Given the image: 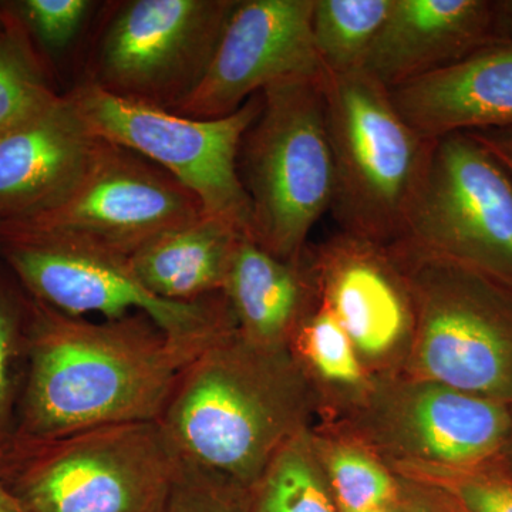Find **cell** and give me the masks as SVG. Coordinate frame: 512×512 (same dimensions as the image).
Segmentation results:
<instances>
[{"mask_svg": "<svg viewBox=\"0 0 512 512\" xmlns=\"http://www.w3.org/2000/svg\"><path fill=\"white\" fill-rule=\"evenodd\" d=\"M210 345L171 339L144 313L92 322L33 299L16 437L57 439L157 421L178 377Z\"/></svg>", "mask_w": 512, "mask_h": 512, "instance_id": "cell-1", "label": "cell"}, {"mask_svg": "<svg viewBox=\"0 0 512 512\" xmlns=\"http://www.w3.org/2000/svg\"><path fill=\"white\" fill-rule=\"evenodd\" d=\"M311 379L291 350L225 333L185 367L157 424L181 463L252 491L305 431Z\"/></svg>", "mask_w": 512, "mask_h": 512, "instance_id": "cell-2", "label": "cell"}, {"mask_svg": "<svg viewBox=\"0 0 512 512\" xmlns=\"http://www.w3.org/2000/svg\"><path fill=\"white\" fill-rule=\"evenodd\" d=\"M322 92L335 165L330 212L346 234L404 241L434 138L410 126L389 90L363 70L323 69Z\"/></svg>", "mask_w": 512, "mask_h": 512, "instance_id": "cell-3", "label": "cell"}, {"mask_svg": "<svg viewBox=\"0 0 512 512\" xmlns=\"http://www.w3.org/2000/svg\"><path fill=\"white\" fill-rule=\"evenodd\" d=\"M177 470L157 421L16 437L0 456V484L20 512H164Z\"/></svg>", "mask_w": 512, "mask_h": 512, "instance_id": "cell-4", "label": "cell"}, {"mask_svg": "<svg viewBox=\"0 0 512 512\" xmlns=\"http://www.w3.org/2000/svg\"><path fill=\"white\" fill-rule=\"evenodd\" d=\"M322 73L264 90L261 110L239 148V178L251 201L254 241L289 262L301 261L335 194Z\"/></svg>", "mask_w": 512, "mask_h": 512, "instance_id": "cell-5", "label": "cell"}, {"mask_svg": "<svg viewBox=\"0 0 512 512\" xmlns=\"http://www.w3.org/2000/svg\"><path fill=\"white\" fill-rule=\"evenodd\" d=\"M390 247L412 292L419 379L511 406V289L413 242Z\"/></svg>", "mask_w": 512, "mask_h": 512, "instance_id": "cell-6", "label": "cell"}, {"mask_svg": "<svg viewBox=\"0 0 512 512\" xmlns=\"http://www.w3.org/2000/svg\"><path fill=\"white\" fill-rule=\"evenodd\" d=\"M69 93L97 137L163 168L201 201L205 214L254 241V215L239 178L238 156L245 131L261 110V93L235 113L210 120L119 99L89 82Z\"/></svg>", "mask_w": 512, "mask_h": 512, "instance_id": "cell-7", "label": "cell"}, {"mask_svg": "<svg viewBox=\"0 0 512 512\" xmlns=\"http://www.w3.org/2000/svg\"><path fill=\"white\" fill-rule=\"evenodd\" d=\"M204 214L201 201L173 175L99 137L82 177L62 200L0 224V234L60 239L130 258Z\"/></svg>", "mask_w": 512, "mask_h": 512, "instance_id": "cell-8", "label": "cell"}, {"mask_svg": "<svg viewBox=\"0 0 512 512\" xmlns=\"http://www.w3.org/2000/svg\"><path fill=\"white\" fill-rule=\"evenodd\" d=\"M0 259L35 301L80 316L144 313L171 339L210 345L237 328L224 293L194 303L164 301L138 281L128 258L73 242L0 234Z\"/></svg>", "mask_w": 512, "mask_h": 512, "instance_id": "cell-9", "label": "cell"}, {"mask_svg": "<svg viewBox=\"0 0 512 512\" xmlns=\"http://www.w3.org/2000/svg\"><path fill=\"white\" fill-rule=\"evenodd\" d=\"M234 2H121L101 30L87 82L175 113L204 79Z\"/></svg>", "mask_w": 512, "mask_h": 512, "instance_id": "cell-10", "label": "cell"}, {"mask_svg": "<svg viewBox=\"0 0 512 512\" xmlns=\"http://www.w3.org/2000/svg\"><path fill=\"white\" fill-rule=\"evenodd\" d=\"M404 241L512 291V177L473 134L434 138Z\"/></svg>", "mask_w": 512, "mask_h": 512, "instance_id": "cell-11", "label": "cell"}, {"mask_svg": "<svg viewBox=\"0 0 512 512\" xmlns=\"http://www.w3.org/2000/svg\"><path fill=\"white\" fill-rule=\"evenodd\" d=\"M313 0H235L204 79L175 113L221 119L272 84L323 72Z\"/></svg>", "mask_w": 512, "mask_h": 512, "instance_id": "cell-12", "label": "cell"}, {"mask_svg": "<svg viewBox=\"0 0 512 512\" xmlns=\"http://www.w3.org/2000/svg\"><path fill=\"white\" fill-rule=\"evenodd\" d=\"M373 427L421 468L468 470L507 458L510 404L417 379L377 393Z\"/></svg>", "mask_w": 512, "mask_h": 512, "instance_id": "cell-13", "label": "cell"}, {"mask_svg": "<svg viewBox=\"0 0 512 512\" xmlns=\"http://www.w3.org/2000/svg\"><path fill=\"white\" fill-rule=\"evenodd\" d=\"M320 301L352 339L360 359L384 360L412 345L414 306L390 245L340 232L308 256Z\"/></svg>", "mask_w": 512, "mask_h": 512, "instance_id": "cell-14", "label": "cell"}, {"mask_svg": "<svg viewBox=\"0 0 512 512\" xmlns=\"http://www.w3.org/2000/svg\"><path fill=\"white\" fill-rule=\"evenodd\" d=\"M97 140L70 93H57L0 133V224L62 200L82 177Z\"/></svg>", "mask_w": 512, "mask_h": 512, "instance_id": "cell-15", "label": "cell"}, {"mask_svg": "<svg viewBox=\"0 0 512 512\" xmlns=\"http://www.w3.org/2000/svg\"><path fill=\"white\" fill-rule=\"evenodd\" d=\"M493 42L494 0H393L362 70L392 90Z\"/></svg>", "mask_w": 512, "mask_h": 512, "instance_id": "cell-16", "label": "cell"}, {"mask_svg": "<svg viewBox=\"0 0 512 512\" xmlns=\"http://www.w3.org/2000/svg\"><path fill=\"white\" fill-rule=\"evenodd\" d=\"M427 138L512 126V42H493L446 69L389 90Z\"/></svg>", "mask_w": 512, "mask_h": 512, "instance_id": "cell-17", "label": "cell"}, {"mask_svg": "<svg viewBox=\"0 0 512 512\" xmlns=\"http://www.w3.org/2000/svg\"><path fill=\"white\" fill-rule=\"evenodd\" d=\"M222 293L239 335L266 349H288L318 298L305 255L284 261L247 237L239 239Z\"/></svg>", "mask_w": 512, "mask_h": 512, "instance_id": "cell-18", "label": "cell"}, {"mask_svg": "<svg viewBox=\"0 0 512 512\" xmlns=\"http://www.w3.org/2000/svg\"><path fill=\"white\" fill-rule=\"evenodd\" d=\"M242 237L234 225L204 214L138 249L128 264L157 298L194 303L224 291Z\"/></svg>", "mask_w": 512, "mask_h": 512, "instance_id": "cell-19", "label": "cell"}, {"mask_svg": "<svg viewBox=\"0 0 512 512\" xmlns=\"http://www.w3.org/2000/svg\"><path fill=\"white\" fill-rule=\"evenodd\" d=\"M318 447L302 431L278 454L251 491V512H340Z\"/></svg>", "mask_w": 512, "mask_h": 512, "instance_id": "cell-20", "label": "cell"}, {"mask_svg": "<svg viewBox=\"0 0 512 512\" xmlns=\"http://www.w3.org/2000/svg\"><path fill=\"white\" fill-rule=\"evenodd\" d=\"M32 319V296L0 259V456L18 434Z\"/></svg>", "mask_w": 512, "mask_h": 512, "instance_id": "cell-21", "label": "cell"}, {"mask_svg": "<svg viewBox=\"0 0 512 512\" xmlns=\"http://www.w3.org/2000/svg\"><path fill=\"white\" fill-rule=\"evenodd\" d=\"M393 0H313L312 39L328 72L362 70Z\"/></svg>", "mask_w": 512, "mask_h": 512, "instance_id": "cell-22", "label": "cell"}, {"mask_svg": "<svg viewBox=\"0 0 512 512\" xmlns=\"http://www.w3.org/2000/svg\"><path fill=\"white\" fill-rule=\"evenodd\" d=\"M0 133L56 96L45 56L9 2H0Z\"/></svg>", "mask_w": 512, "mask_h": 512, "instance_id": "cell-23", "label": "cell"}, {"mask_svg": "<svg viewBox=\"0 0 512 512\" xmlns=\"http://www.w3.org/2000/svg\"><path fill=\"white\" fill-rule=\"evenodd\" d=\"M289 350L306 375L346 390L365 383L362 359L338 318L319 296L289 343Z\"/></svg>", "mask_w": 512, "mask_h": 512, "instance_id": "cell-24", "label": "cell"}, {"mask_svg": "<svg viewBox=\"0 0 512 512\" xmlns=\"http://www.w3.org/2000/svg\"><path fill=\"white\" fill-rule=\"evenodd\" d=\"M325 473L340 512L393 507L397 485L386 468L353 447H336L326 457Z\"/></svg>", "mask_w": 512, "mask_h": 512, "instance_id": "cell-25", "label": "cell"}, {"mask_svg": "<svg viewBox=\"0 0 512 512\" xmlns=\"http://www.w3.org/2000/svg\"><path fill=\"white\" fill-rule=\"evenodd\" d=\"M505 463L507 458L468 470L417 467L416 473L446 491L461 512H512V473Z\"/></svg>", "mask_w": 512, "mask_h": 512, "instance_id": "cell-26", "label": "cell"}, {"mask_svg": "<svg viewBox=\"0 0 512 512\" xmlns=\"http://www.w3.org/2000/svg\"><path fill=\"white\" fill-rule=\"evenodd\" d=\"M40 52L66 50L82 32L90 10L89 0H19L9 2Z\"/></svg>", "mask_w": 512, "mask_h": 512, "instance_id": "cell-27", "label": "cell"}, {"mask_svg": "<svg viewBox=\"0 0 512 512\" xmlns=\"http://www.w3.org/2000/svg\"><path fill=\"white\" fill-rule=\"evenodd\" d=\"M164 512H251V491L178 460L173 490Z\"/></svg>", "mask_w": 512, "mask_h": 512, "instance_id": "cell-28", "label": "cell"}, {"mask_svg": "<svg viewBox=\"0 0 512 512\" xmlns=\"http://www.w3.org/2000/svg\"><path fill=\"white\" fill-rule=\"evenodd\" d=\"M470 134H473L501 161L512 177V126L471 131Z\"/></svg>", "mask_w": 512, "mask_h": 512, "instance_id": "cell-29", "label": "cell"}, {"mask_svg": "<svg viewBox=\"0 0 512 512\" xmlns=\"http://www.w3.org/2000/svg\"><path fill=\"white\" fill-rule=\"evenodd\" d=\"M494 36L497 42H512V0H494Z\"/></svg>", "mask_w": 512, "mask_h": 512, "instance_id": "cell-30", "label": "cell"}, {"mask_svg": "<svg viewBox=\"0 0 512 512\" xmlns=\"http://www.w3.org/2000/svg\"><path fill=\"white\" fill-rule=\"evenodd\" d=\"M0 512H20L18 504L10 497L2 484H0Z\"/></svg>", "mask_w": 512, "mask_h": 512, "instance_id": "cell-31", "label": "cell"}, {"mask_svg": "<svg viewBox=\"0 0 512 512\" xmlns=\"http://www.w3.org/2000/svg\"><path fill=\"white\" fill-rule=\"evenodd\" d=\"M403 512H441L439 510H434V508H431L430 505L423 504V503H412L407 504L406 507H404Z\"/></svg>", "mask_w": 512, "mask_h": 512, "instance_id": "cell-32", "label": "cell"}, {"mask_svg": "<svg viewBox=\"0 0 512 512\" xmlns=\"http://www.w3.org/2000/svg\"><path fill=\"white\" fill-rule=\"evenodd\" d=\"M355 512H394V510H393V507H386V508H373V510L355 511Z\"/></svg>", "mask_w": 512, "mask_h": 512, "instance_id": "cell-33", "label": "cell"}, {"mask_svg": "<svg viewBox=\"0 0 512 512\" xmlns=\"http://www.w3.org/2000/svg\"><path fill=\"white\" fill-rule=\"evenodd\" d=\"M511 416H512V404H511ZM507 460L512 461V429H511L510 446H508V451H507Z\"/></svg>", "mask_w": 512, "mask_h": 512, "instance_id": "cell-34", "label": "cell"}, {"mask_svg": "<svg viewBox=\"0 0 512 512\" xmlns=\"http://www.w3.org/2000/svg\"><path fill=\"white\" fill-rule=\"evenodd\" d=\"M0 13H2V9H0Z\"/></svg>", "mask_w": 512, "mask_h": 512, "instance_id": "cell-35", "label": "cell"}]
</instances>
